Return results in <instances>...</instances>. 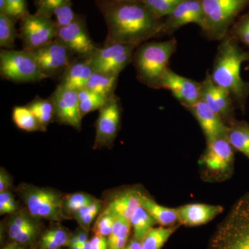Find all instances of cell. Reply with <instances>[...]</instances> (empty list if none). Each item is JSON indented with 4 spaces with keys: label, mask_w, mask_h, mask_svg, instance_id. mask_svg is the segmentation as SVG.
Returning <instances> with one entry per match:
<instances>
[{
    "label": "cell",
    "mask_w": 249,
    "mask_h": 249,
    "mask_svg": "<svg viewBox=\"0 0 249 249\" xmlns=\"http://www.w3.org/2000/svg\"><path fill=\"white\" fill-rule=\"evenodd\" d=\"M0 73L4 79L16 83H34L45 79L31 51L1 49Z\"/></svg>",
    "instance_id": "obj_6"
},
{
    "label": "cell",
    "mask_w": 249,
    "mask_h": 249,
    "mask_svg": "<svg viewBox=\"0 0 249 249\" xmlns=\"http://www.w3.org/2000/svg\"><path fill=\"white\" fill-rule=\"evenodd\" d=\"M178 226L152 228L142 240V249H161Z\"/></svg>",
    "instance_id": "obj_27"
},
{
    "label": "cell",
    "mask_w": 249,
    "mask_h": 249,
    "mask_svg": "<svg viewBox=\"0 0 249 249\" xmlns=\"http://www.w3.org/2000/svg\"><path fill=\"white\" fill-rule=\"evenodd\" d=\"M227 139L233 149L242 152L249 160V124L232 121L228 124Z\"/></svg>",
    "instance_id": "obj_22"
},
{
    "label": "cell",
    "mask_w": 249,
    "mask_h": 249,
    "mask_svg": "<svg viewBox=\"0 0 249 249\" xmlns=\"http://www.w3.org/2000/svg\"><path fill=\"white\" fill-rule=\"evenodd\" d=\"M70 0H39L37 3L38 11L37 14L51 18L53 11Z\"/></svg>",
    "instance_id": "obj_40"
},
{
    "label": "cell",
    "mask_w": 249,
    "mask_h": 249,
    "mask_svg": "<svg viewBox=\"0 0 249 249\" xmlns=\"http://www.w3.org/2000/svg\"><path fill=\"white\" fill-rule=\"evenodd\" d=\"M79 245V240H78V237L76 234H73L70 236V240H69L68 247L72 245Z\"/></svg>",
    "instance_id": "obj_49"
},
{
    "label": "cell",
    "mask_w": 249,
    "mask_h": 249,
    "mask_svg": "<svg viewBox=\"0 0 249 249\" xmlns=\"http://www.w3.org/2000/svg\"><path fill=\"white\" fill-rule=\"evenodd\" d=\"M55 120L80 130L81 129L78 91L58 85L52 94Z\"/></svg>",
    "instance_id": "obj_14"
},
{
    "label": "cell",
    "mask_w": 249,
    "mask_h": 249,
    "mask_svg": "<svg viewBox=\"0 0 249 249\" xmlns=\"http://www.w3.org/2000/svg\"><path fill=\"white\" fill-rule=\"evenodd\" d=\"M15 20L22 19L28 14L27 0H6L4 13Z\"/></svg>",
    "instance_id": "obj_37"
},
{
    "label": "cell",
    "mask_w": 249,
    "mask_h": 249,
    "mask_svg": "<svg viewBox=\"0 0 249 249\" xmlns=\"http://www.w3.org/2000/svg\"><path fill=\"white\" fill-rule=\"evenodd\" d=\"M184 0H141V3L157 17H167L180 3Z\"/></svg>",
    "instance_id": "obj_34"
},
{
    "label": "cell",
    "mask_w": 249,
    "mask_h": 249,
    "mask_svg": "<svg viewBox=\"0 0 249 249\" xmlns=\"http://www.w3.org/2000/svg\"><path fill=\"white\" fill-rule=\"evenodd\" d=\"M39 229H40L39 224L36 221L29 227L23 229L22 231L16 236L14 242H18V243L24 246L30 245L37 237Z\"/></svg>",
    "instance_id": "obj_39"
},
{
    "label": "cell",
    "mask_w": 249,
    "mask_h": 249,
    "mask_svg": "<svg viewBox=\"0 0 249 249\" xmlns=\"http://www.w3.org/2000/svg\"><path fill=\"white\" fill-rule=\"evenodd\" d=\"M163 21V34H171L188 24H196L202 29L204 11L201 0H184Z\"/></svg>",
    "instance_id": "obj_17"
},
{
    "label": "cell",
    "mask_w": 249,
    "mask_h": 249,
    "mask_svg": "<svg viewBox=\"0 0 249 249\" xmlns=\"http://www.w3.org/2000/svg\"><path fill=\"white\" fill-rule=\"evenodd\" d=\"M124 249H142V241L134 235L128 240Z\"/></svg>",
    "instance_id": "obj_45"
},
{
    "label": "cell",
    "mask_w": 249,
    "mask_h": 249,
    "mask_svg": "<svg viewBox=\"0 0 249 249\" xmlns=\"http://www.w3.org/2000/svg\"><path fill=\"white\" fill-rule=\"evenodd\" d=\"M187 109L191 111L199 123L207 142L217 139L227 138V124L204 101L200 100Z\"/></svg>",
    "instance_id": "obj_18"
},
{
    "label": "cell",
    "mask_w": 249,
    "mask_h": 249,
    "mask_svg": "<svg viewBox=\"0 0 249 249\" xmlns=\"http://www.w3.org/2000/svg\"><path fill=\"white\" fill-rule=\"evenodd\" d=\"M96 122L94 148L108 146L114 142L121 123V106L115 95L100 109Z\"/></svg>",
    "instance_id": "obj_12"
},
{
    "label": "cell",
    "mask_w": 249,
    "mask_h": 249,
    "mask_svg": "<svg viewBox=\"0 0 249 249\" xmlns=\"http://www.w3.org/2000/svg\"><path fill=\"white\" fill-rule=\"evenodd\" d=\"M107 26L106 43L139 45L163 34V21L141 2H118L103 10Z\"/></svg>",
    "instance_id": "obj_1"
},
{
    "label": "cell",
    "mask_w": 249,
    "mask_h": 249,
    "mask_svg": "<svg viewBox=\"0 0 249 249\" xmlns=\"http://www.w3.org/2000/svg\"><path fill=\"white\" fill-rule=\"evenodd\" d=\"M15 22L16 20L12 18L0 13V47L1 48H14L17 37Z\"/></svg>",
    "instance_id": "obj_31"
},
{
    "label": "cell",
    "mask_w": 249,
    "mask_h": 249,
    "mask_svg": "<svg viewBox=\"0 0 249 249\" xmlns=\"http://www.w3.org/2000/svg\"><path fill=\"white\" fill-rule=\"evenodd\" d=\"M137 46L111 42L98 48L88 58L93 71L120 74L121 71L133 60Z\"/></svg>",
    "instance_id": "obj_8"
},
{
    "label": "cell",
    "mask_w": 249,
    "mask_h": 249,
    "mask_svg": "<svg viewBox=\"0 0 249 249\" xmlns=\"http://www.w3.org/2000/svg\"><path fill=\"white\" fill-rule=\"evenodd\" d=\"M58 27L51 18L27 14L21 19L20 37L24 49L34 51L55 40Z\"/></svg>",
    "instance_id": "obj_9"
},
{
    "label": "cell",
    "mask_w": 249,
    "mask_h": 249,
    "mask_svg": "<svg viewBox=\"0 0 249 249\" xmlns=\"http://www.w3.org/2000/svg\"><path fill=\"white\" fill-rule=\"evenodd\" d=\"M118 2H141V0H113Z\"/></svg>",
    "instance_id": "obj_52"
},
{
    "label": "cell",
    "mask_w": 249,
    "mask_h": 249,
    "mask_svg": "<svg viewBox=\"0 0 249 249\" xmlns=\"http://www.w3.org/2000/svg\"><path fill=\"white\" fill-rule=\"evenodd\" d=\"M79 245L81 247L82 249H91V245H90V242L89 240L87 241V242H85L84 243L82 244V245Z\"/></svg>",
    "instance_id": "obj_50"
},
{
    "label": "cell",
    "mask_w": 249,
    "mask_h": 249,
    "mask_svg": "<svg viewBox=\"0 0 249 249\" xmlns=\"http://www.w3.org/2000/svg\"><path fill=\"white\" fill-rule=\"evenodd\" d=\"M69 247H70V249H82L81 247L79 245H72Z\"/></svg>",
    "instance_id": "obj_54"
},
{
    "label": "cell",
    "mask_w": 249,
    "mask_h": 249,
    "mask_svg": "<svg viewBox=\"0 0 249 249\" xmlns=\"http://www.w3.org/2000/svg\"><path fill=\"white\" fill-rule=\"evenodd\" d=\"M249 60V53L240 48L235 39L225 36L218 47L211 73L214 83L227 90L242 107L249 94V84L242 79L241 67Z\"/></svg>",
    "instance_id": "obj_2"
},
{
    "label": "cell",
    "mask_w": 249,
    "mask_h": 249,
    "mask_svg": "<svg viewBox=\"0 0 249 249\" xmlns=\"http://www.w3.org/2000/svg\"><path fill=\"white\" fill-rule=\"evenodd\" d=\"M235 34L237 38L249 47V27L247 24L241 21L235 28Z\"/></svg>",
    "instance_id": "obj_41"
},
{
    "label": "cell",
    "mask_w": 249,
    "mask_h": 249,
    "mask_svg": "<svg viewBox=\"0 0 249 249\" xmlns=\"http://www.w3.org/2000/svg\"><path fill=\"white\" fill-rule=\"evenodd\" d=\"M109 98L101 96L98 93L93 92L87 89L78 91V99H79V109L80 116L84 117L86 114L95 110H100L106 106Z\"/></svg>",
    "instance_id": "obj_29"
},
{
    "label": "cell",
    "mask_w": 249,
    "mask_h": 249,
    "mask_svg": "<svg viewBox=\"0 0 249 249\" xmlns=\"http://www.w3.org/2000/svg\"><path fill=\"white\" fill-rule=\"evenodd\" d=\"M207 147L199 163L205 172L213 178H226L233 169L234 151L227 138L207 142Z\"/></svg>",
    "instance_id": "obj_10"
},
{
    "label": "cell",
    "mask_w": 249,
    "mask_h": 249,
    "mask_svg": "<svg viewBox=\"0 0 249 249\" xmlns=\"http://www.w3.org/2000/svg\"><path fill=\"white\" fill-rule=\"evenodd\" d=\"M142 196V193L136 189L122 192L108 203L102 212L112 214L114 217L123 216L130 220L134 211L141 205Z\"/></svg>",
    "instance_id": "obj_21"
},
{
    "label": "cell",
    "mask_w": 249,
    "mask_h": 249,
    "mask_svg": "<svg viewBox=\"0 0 249 249\" xmlns=\"http://www.w3.org/2000/svg\"><path fill=\"white\" fill-rule=\"evenodd\" d=\"M201 100L227 125L234 121L233 100L227 90L214 83L211 73H206L204 80L201 83Z\"/></svg>",
    "instance_id": "obj_15"
},
{
    "label": "cell",
    "mask_w": 249,
    "mask_h": 249,
    "mask_svg": "<svg viewBox=\"0 0 249 249\" xmlns=\"http://www.w3.org/2000/svg\"><path fill=\"white\" fill-rule=\"evenodd\" d=\"M129 221L134 229V235L142 241L157 223L142 205L136 209Z\"/></svg>",
    "instance_id": "obj_28"
},
{
    "label": "cell",
    "mask_w": 249,
    "mask_h": 249,
    "mask_svg": "<svg viewBox=\"0 0 249 249\" xmlns=\"http://www.w3.org/2000/svg\"><path fill=\"white\" fill-rule=\"evenodd\" d=\"M242 22H245L246 24H247V25L249 27V15L248 16H247L245 18V19H242Z\"/></svg>",
    "instance_id": "obj_53"
},
{
    "label": "cell",
    "mask_w": 249,
    "mask_h": 249,
    "mask_svg": "<svg viewBox=\"0 0 249 249\" xmlns=\"http://www.w3.org/2000/svg\"><path fill=\"white\" fill-rule=\"evenodd\" d=\"M14 197V196L9 191H6L0 193V214H5L6 206Z\"/></svg>",
    "instance_id": "obj_43"
},
{
    "label": "cell",
    "mask_w": 249,
    "mask_h": 249,
    "mask_svg": "<svg viewBox=\"0 0 249 249\" xmlns=\"http://www.w3.org/2000/svg\"><path fill=\"white\" fill-rule=\"evenodd\" d=\"M21 195L28 212L35 219L58 222L65 218L62 211L64 197L58 192L24 185L21 188Z\"/></svg>",
    "instance_id": "obj_7"
},
{
    "label": "cell",
    "mask_w": 249,
    "mask_h": 249,
    "mask_svg": "<svg viewBox=\"0 0 249 249\" xmlns=\"http://www.w3.org/2000/svg\"><path fill=\"white\" fill-rule=\"evenodd\" d=\"M119 75L93 71L85 89L107 98L114 96Z\"/></svg>",
    "instance_id": "obj_24"
},
{
    "label": "cell",
    "mask_w": 249,
    "mask_h": 249,
    "mask_svg": "<svg viewBox=\"0 0 249 249\" xmlns=\"http://www.w3.org/2000/svg\"><path fill=\"white\" fill-rule=\"evenodd\" d=\"M178 222L186 227L207 224L222 213L223 208L217 205L190 204L178 208Z\"/></svg>",
    "instance_id": "obj_19"
},
{
    "label": "cell",
    "mask_w": 249,
    "mask_h": 249,
    "mask_svg": "<svg viewBox=\"0 0 249 249\" xmlns=\"http://www.w3.org/2000/svg\"><path fill=\"white\" fill-rule=\"evenodd\" d=\"M18 209V205L17 201H16L14 197L6 206V209H5V214L16 213H17Z\"/></svg>",
    "instance_id": "obj_46"
},
{
    "label": "cell",
    "mask_w": 249,
    "mask_h": 249,
    "mask_svg": "<svg viewBox=\"0 0 249 249\" xmlns=\"http://www.w3.org/2000/svg\"><path fill=\"white\" fill-rule=\"evenodd\" d=\"M31 52L46 78L63 73L72 62L71 51L57 37L47 45Z\"/></svg>",
    "instance_id": "obj_11"
},
{
    "label": "cell",
    "mask_w": 249,
    "mask_h": 249,
    "mask_svg": "<svg viewBox=\"0 0 249 249\" xmlns=\"http://www.w3.org/2000/svg\"><path fill=\"white\" fill-rule=\"evenodd\" d=\"M10 183H11V180H10L9 174L1 168L0 171V193L7 191Z\"/></svg>",
    "instance_id": "obj_44"
},
{
    "label": "cell",
    "mask_w": 249,
    "mask_h": 249,
    "mask_svg": "<svg viewBox=\"0 0 249 249\" xmlns=\"http://www.w3.org/2000/svg\"><path fill=\"white\" fill-rule=\"evenodd\" d=\"M176 39L150 42L137 47L133 55L137 78L152 89H160V82L168 70L170 58L176 52Z\"/></svg>",
    "instance_id": "obj_3"
},
{
    "label": "cell",
    "mask_w": 249,
    "mask_h": 249,
    "mask_svg": "<svg viewBox=\"0 0 249 249\" xmlns=\"http://www.w3.org/2000/svg\"><path fill=\"white\" fill-rule=\"evenodd\" d=\"M53 15L55 16L56 19L55 23L58 28L69 25L77 18L71 9L70 0L55 9L53 11Z\"/></svg>",
    "instance_id": "obj_36"
},
{
    "label": "cell",
    "mask_w": 249,
    "mask_h": 249,
    "mask_svg": "<svg viewBox=\"0 0 249 249\" xmlns=\"http://www.w3.org/2000/svg\"><path fill=\"white\" fill-rule=\"evenodd\" d=\"M160 88L170 91L186 108L194 106L201 100V83L178 75L170 68L163 75Z\"/></svg>",
    "instance_id": "obj_16"
},
{
    "label": "cell",
    "mask_w": 249,
    "mask_h": 249,
    "mask_svg": "<svg viewBox=\"0 0 249 249\" xmlns=\"http://www.w3.org/2000/svg\"><path fill=\"white\" fill-rule=\"evenodd\" d=\"M57 38L79 58H89L98 49L89 37L85 22L78 18L69 25L59 27Z\"/></svg>",
    "instance_id": "obj_13"
},
{
    "label": "cell",
    "mask_w": 249,
    "mask_h": 249,
    "mask_svg": "<svg viewBox=\"0 0 249 249\" xmlns=\"http://www.w3.org/2000/svg\"><path fill=\"white\" fill-rule=\"evenodd\" d=\"M201 2L204 16L203 32L210 39L222 40L249 0H201Z\"/></svg>",
    "instance_id": "obj_5"
},
{
    "label": "cell",
    "mask_w": 249,
    "mask_h": 249,
    "mask_svg": "<svg viewBox=\"0 0 249 249\" xmlns=\"http://www.w3.org/2000/svg\"><path fill=\"white\" fill-rule=\"evenodd\" d=\"M36 221V219L33 217L29 212L20 211L16 213L10 218L7 224V232L9 238L14 241L16 236L22 231L23 229L29 227Z\"/></svg>",
    "instance_id": "obj_33"
},
{
    "label": "cell",
    "mask_w": 249,
    "mask_h": 249,
    "mask_svg": "<svg viewBox=\"0 0 249 249\" xmlns=\"http://www.w3.org/2000/svg\"><path fill=\"white\" fill-rule=\"evenodd\" d=\"M93 71L88 58H79L78 60H73L62 73L59 85L67 89L80 91L85 89Z\"/></svg>",
    "instance_id": "obj_20"
},
{
    "label": "cell",
    "mask_w": 249,
    "mask_h": 249,
    "mask_svg": "<svg viewBox=\"0 0 249 249\" xmlns=\"http://www.w3.org/2000/svg\"><path fill=\"white\" fill-rule=\"evenodd\" d=\"M208 249H249V193L233 205L218 226Z\"/></svg>",
    "instance_id": "obj_4"
},
{
    "label": "cell",
    "mask_w": 249,
    "mask_h": 249,
    "mask_svg": "<svg viewBox=\"0 0 249 249\" xmlns=\"http://www.w3.org/2000/svg\"><path fill=\"white\" fill-rule=\"evenodd\" d=\"M114 216L106 213H101L93 227L95 235L108 237L111 234Z\"/></svg>",
    "instance_id": "obj_38"
},
{
    "label": "cell",
    "mask_w": 249,
    "mask_h": 249,
    "mask_svg": "<svg viewBox=\"0 0 249 249\" xmlns=\"http://www.w3.org/2000/svg\"><path fill=\"white\" fill-rule=\"evenodd\" d=\"M1 249H26V247L24 245L14 242L12 243L9 244V245H6V247Z\"/></svg>",
    "instance_id": "obj_48"
},
{
    "label": "cell",
    "mask_w": 249,
    "mask_h": 249,
    "mask_svg": "<svg viewBox=\"0 0 249 249\" xmlns=\"http://www.w3.org/2000/svg\"><path fill=\"white\" fill-rule=\"evenodd\" d=\"M89 242L91 249H108L107 237L95 235Z\"/></svg>",
    "instance_id": "obj_42"
},
{
    "label": "cell",
    "mask_w": 249,
    "mask_h": 249,
    "mask_svg": "<svg viewBox=\"0 0 249 249\" xmlns=\"http://www.w3.org/2000/svg\"><path fill=\"white\" fill-rule=\"evenodd\" d=\"M141 205L155 219L156 222L162 227H171L178 222L176 209L165 207L156 203L153 199L142 194Z\"/></svg>",
    "instance_id": "obj_23"
},
{
    "label": "cell",
    "mask_w": 249,
    "mask_h": 249,
    "mask_svg": "<svg viewBox=\"0 0 249 249\" xmlns=\"http://www.w3.org/2000/svg\"><path fill=\"white\" fill-rule=\"evenodd\" d=\"M132 227L130 221L123 216L117 215L114 217L110 235L107 237L108 246L121 240H129L130 229Z\"/></svg>",
    "instance_id": "obj_35"
},
{
    "label": "cell",
    "mask_w": 249,
    "mask_h": 249,
    "mask_svg": "<svg viewBox=\"0 0 249 249\" xmlns=\"http://www.w3.org/2000/svg\"><path fill=\"white\" fill-rule=\"evenodd\" d=\"M13 120L18 128L27 132L46 131L44 127L27 106H16L13 110Z\"/></svg>",
    "instance_id": "obj_25"
},
{
    "label": "cell",
    "mask_w": 249,
    "mask_h": 249,
    "mask_svg": "<svg viewBox=\"0 0 249 249\" xmlns=\"http://www.w3.org/2000/svg\"><path fill=\"white\" fill-rule=\"evenodd\" d=\"M27 106L45 128L49 124L55 120V109L51 98L49 99L36 98Z\"/></svg>",
    "instance_id": "obj_26"
},
{
    "label": "cell",
    "mask_w": 249,
    "mask_h": 249,
    "mask_svg": "<svg viewBox=\"0 0 249 249\" xmlns=\"http://www.w3.org/2000/svg\"><path fill=\"white\" fill-rule=\"evenodd\" d=\"M75 234H76L77 237H78V240H79V245H82V244L88 241V231L81 229L78 230L76 232H75Z\"/></svg>",
    "instance_id": "obj_47"
},
{
    "label": "cell",
    "mask_w": 249,
    "mask_h": 249,
    "mask_svg": "<svg viewBox=\"0 0 249 249\" xmlns=\"http://www.w3.org/2000/svg\"><path fill=\"white\" fill-rule=\"evenodd\" d=\"M70 236L62 228H52L41 236L39 249H59L65 246L68 247Z\"/></svg>",
    "instance_id": "obj_30"
},
{
    "label": "cell",
    "mask_w": 249,
    "mask_h": 249,
    "mask_svg": "<svg viewBox=\"0 0 249 249\" xmlns=\"http://www.w3.org/2000/svg\"><path fill=\"white\" fill-rule=\"evenodd\" d=\"M96 200L93 196L83 193H73L64 197L62 211L66 216L73 217V214L82 208L92 204Z\"/></svg>",
    "instance_id": "obj_32"
},
{
    "label": "cell",
    "mask_w": 249,
    "mask_h": 249,
    "mask_svg": "<svg viewBox=\"0 0 249 249\" xmlns=\"http://www.w3.org/2000/svg\"><path fill=\"white\" fill-rule=\"evenodd\" d=\"M6 0H0V13H4Z\"/></svg>",
    "instance_id": "obj_51"
}]
</instances>
